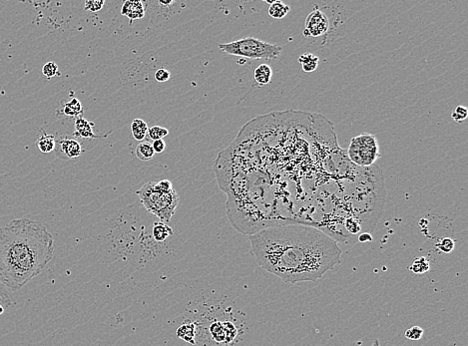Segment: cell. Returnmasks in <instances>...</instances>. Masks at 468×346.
Returning a JSON list of instances; mask_svg holds the SVG:
<instances>
[{
  "label": "cell",
  "instance_id": "obj_1",
  "mask_svg": "<svg viewBox=\"0 0 468 346\" xmlns=\"http://www.w3.org/2000/svg\"><path fill=\"white\" fill-rule=\"evenodd\" d=\"M250 242L259 265L289 283L316 281L341 263L337 240L313 226L268 228L250 235Z\"/></svg>",
  "mask_w": 468,
  "mask_h": 346
},
{
  "label": "cell",
  "instance_id": "obj_2",
  "mask_svg": "<svg viewBox=\"0 0 468 346\" xmlns=\"http://www.w3.org/2000/svg\"><path fill=\"white\" fill-rule=\"evenodd\" d=\"M53 256V236L40 222L16 219L0 227V282L10 292L39 275Z\"/></svg>",
  "mask_w": 468,
  "mask_h": 346
},
{
  "label": "cell",
  "instance_id": "obj_3",
  "mask_svg": "<svg viewBox=\"0 0 468 346\" xmlns=\"http://www.w3.org/2000/svg\"><path fill=\"white\" fill-rule=\"evenodd\" d=\"M137 195L145 209L165 224L171 221L180 201L179 195L174 189L164 192L158 187L157 182L145 184L137 191Z\"/></svg>",
  "mask_w": 468,
  "mask_h": 346
},
{
  "label": "cell",
  "instance_id": "obj_4",
  "mask_svg": "<svg viewBox=\"0 0 468 346\" xmlns=\"http://www.w3.org/2000/svg\"><path fill=\"white\" fill-rule=\"evenodd\" d=\"M219 48L228 54L249 59L274 60L280 57L282 47L254 37H247L230 43L219 44Z\"/></svg>",
  "mask_w": 468,
  "mask_h": 346
},
{
  "label": "cell",
  "instance_id": "obj_5",
  "mask_svg": "<svg viewBox=\"0 0 468 346\" xmlns=\"http://www.w3.org/2000/svg\"><path fill=\"white\" fill-rule=\"evenodd\" d=\"M348 159L358 168H369L380 157L379 144L372 134H361L353 137L347 150Z\"/></svg>",
  "mask_w": 468,
  "mask_h": 346
},
{
  "label": "cell",
  "instance_id": "obj_6",
  "mask_svg": "<svg viewBox=\"0 0 468 346\" xmlns=\"http://www.w3.org/2000/svg\"><path fill=\"white\" fill-rule=\"evenodd\" d=\"M330 27L331 25L328 15L322 9L317 7L306 18L304 35L306 37H320L327 35Z\"/></svg>",
  "mask_w": 468,
  "mask_h": 346
},
{
  "label": "cell",
  "instance_id": "obj_7",
  "mask_svg": "<svg viewBox=\"0 0 468 346\" xmlns=\"http://www.w3.org/2000/svg\"><path fill=\"white\" fill-rule=\"evenodd\" d=\"M83 152L82 145L79 141L73 138L62 136L56 139L55 153L60 159H76L81 156Z\"/></svg>",
  "mask_w": 468,
  "mask_h": 346
},
{
  "label": "cell",
  "instance_id": "obj_8",
  "mask_svg": "<svg viewBox=\"0 0 468 346\" xmlns=\"http://www.w3.org/2000/svg\"><path fill=\"white\" fill-rule=\"evenodd\" d=\"M74 126H75L74 136L77 137V138H81V139H90V140L91 139H101V138H106L108 136V134L111 133V131H110L108 134L101 135V136L94 134L93 127L95 126V124L92 123V122H89L88 120L82 118L81 116L77 117L75 119Z\"/></svg>",
  "mask_w": 468,
  "mask_h": 346
},
{
  "label": "cell",
  "instance_id": "obj_9",
  "mask_svg": "<svg viewBox=\"0 0 468 346\" xmlns=\"http://www.w3.org/2000/svg\"><path fill=\"white\" fill-rule=\"evenodd\" d=\"M145 12L146 9L144 3L142 1H138V0H127V1H124L121 8V14L127 17L130 22L144 18Z\"/></svg>",
  "mask_w": 468,
  "mask_h": 346
},
{
  "label": "cell",
  "instance_id": "obj_10",
  "mask_svg": "<svg viewBox=\"0 0 468 346\" xmlns=\"http://www.w3.org/2000/svg\"><path fill=\"white\" fill-rule=\"evenodd\" d=\"M273 78V69L268 64H261L259 65L254 72V79L255 81L261 85H268L271 83Z\"/></svg>",
  "mask_w": 468,
  "mask_h": 346
},
{
  "label": "cell",
  "instance_id": "obj_11",
  "mask_svg": "<svg viewBox=\"0 0 468 346\" xmlns=\"http://www.w3.org/2000/svg\"><path fill=\"white\" fill-rule=\"evenodd\" d=\"M267 3H270L269 10H268L269 15L274 19L285 18L291 10L288 4H285L284 2L279 1V0H277V1H270V2L267 1Z\"/></svg>",
  "mask_w": 468,
  "mask_h": 346
},
{
  "label": "cell",
  "instance_id": "obj_12",
  "mask_svg": "<svg viewBox=\"0 0 468 346\" xmlns=\"http://www.w3.org/2000/svg\"><path fill=\"white\" fill-rule=\"evenodd\" d=\"M299 63L301 64L302 66V69L306 72V73H312L314 71L317 70L318 66H319V62H320V59L317 55L313 54V53H304L302 54L299 59H298Z\"/></svg>",
  "mask_w": 468,
  "mask_h": 346
},
{
  "label": "cell",
  "instance_id": "obj_13",
  "mask_svg": "<svg viewBox=\"0 0 468 346\" xmlns=\"http://www.w3.org/2000/svg\"><path fill=\"white\" fill-rule=\"evenodd\" d=\"M173 234V230L165 223L158 222L153 226V237L157 241H164Z\"/></svg>",
  "mask_w": 468,
  "mask_h": 346
},
{
  "label": "cell",
  "instance_id": "obj_14",
  "mask_svg": "<svg viewBox=\"0 0 468 346\" xmlns=\"http://www.w3.org/2000/svg\"><path fill=\"white\" fill-rule=\"evenodd\" d=\"M148 125L142 119H135L131 124V132L135 140L143 141L148 134Z\"/></svg>",
  "mask_w": 468,
  "mask_h": 346
},
{
  "label": "cell",
  "instance_id": "obj_15",
  "mask_svg": "<svg viewBox=\"0 0 468 346\" xmlns=\"http://www.w3.org/2000/svg\"><path fill=\"white\" fill-rule=\"evenodd\" d=\"M36 145L41 153L46 154V153L53 152L56 146V138L53 135L43 134L36 141Z\"/></svg>",
  "mask_w": 468,
  "mask_h": 346
},
{
  "label": "cell",
  "instance_id": "obj_16",
  "mask_svg": "<svg viewBox=\"0 0 468 346\" xmlns=\"http://www.w3.org/2000/svg\"><path fill=\"white\" fill-rule=\"evenodd\" d=\"M83 113L82 103L77 98H72L69 102H66L63 106V114L68 117H80Z\"/></svg>",
  "mask_w": 468,
  "mask_h": 346
},
{
  "label": "cell",
  "instance_id": "obj_17",
  "mask_svg": "<svg viewBox=\"0 0 468 346\" xmlns=\"http://www.w3.org/2000/svg\"><path fill=\"white\" fill-rule=\"evenodd\" d=\"M135 154H136V157L141 160V161H149L151 160L154 155H155V152L153 150V147H152V144L148 141H142L137 147H136V150H135Z\"/></svg>",
  "mask_w": 468,
  "mask_h": 346
},
{
  "label": "cell",
  "instance_id": "obj_18",
  "mask_svg": "<svg viewBox=\"0 0 468 346\" xmlns=\"http://www.w3.org/2000/svg\"><path fill=\"white\" fill-rule=\"evenodd\" d=\"M196 328H195V324L194 323H191V324H183L182 326H180L177 330V334L180 338H182L183 340L189 342V343H194L195 340V335H196V332H195Z\"/></svg>",
  "mask_w": 468,
  "mask_h": 346
},
{
  "label": "cell",
  "instance_id": "obj_19",
  "mask_svg": "<svg viewBox=\"0 0 468 346\" xmlns=\"http://www.w3.org/2000/svg\"><path fill=\"white\" fill-rule=\"evenodd\" d=\"M0 304L4 308H10L16 304L11 292L0 282Z\"/></svg>",
  "mask_w": 468,
  "mask_h": 346
},
{
  "label": "cell",
  "instance_id": "obj_20",
  "mask_svg": "<svg viewBox=\"0 0 468 346\" xmlns=\"http://www.w3.org/2000/svg\"><path fill=\"white\" fill-rule=\"evenodd\" d=\"M429 261L426 257L424 256H421V257H418L416 258L412 264L409 266V269L413 272V273H416V274H421V273H425L426 271L429 270Z\"/></svg>",
  "mask_w": 468,
  "mask_h": 346
},
{
  "label": "cell",
  "instance_id": "obj_21",
  "mask_svg": "<svg viewBox=\"0 0 468 346\" xmlns=\"http://www.w3.org/2000/svg\"><path fill=\"white\" fill-rule=\"evenodd\" d=\"M168 135H169V130L164 128V127H160V126H153V127L149 128L148 129V134H147V136L152 141L163 140Z\"/></svg>",
  "mask_w": 468,
  "mask_h": 346
},
{
  "label": "cell",
  "instance_id": "obj_22",
  "mask_svg": "<svg viewBox=\"0 0 468 346\" xmlns=\"http://www.w3.org/2000/svg\"><path fill=\"white\" fill-rule=\"evenodd\" d=\"M42 73L48 79H50L52 77H55L57 75H60L58 65L53 61H50V62H47V63L44 64V66L42 68Z\"/></svg>",
  "mask_w": 468,
  "mask_h": 346
},
{
  "label": "cell",
  "instance_id": "obj_23",
  "mask_svg": "<svg viewBox=\"0 0 468 346\" xmlns=\"http://www.w3.org/2000/svg\"><path fill=\"white\" fill-rule=\"evenodd\" d=\"M467 117H468V109L462 105L457 106L455 110L451 113V118L456 123H461L465 121Z\"/></svg>",
  "mask_w": 468,
  "mask_h": 346
},
{
  "label": "cell",
  "instance_id": "obj_24",
  "mask_svg": "<svg viewBox=\"0 0 468 346\" xmlns=\"http://www.w3.org/2000/svg\"><path fill=\"white\" fill-rule=\"evenodd\" d=\"M105 4L104 0H88L85 2V10L90 12H97L103 8Z\"/></svg>",
  "mask_w": 468,
  "mask_h": 346
},
{
  "label": "cell",
  "instance_id": "obj_25",
  "mask_svg": "<svg viewBox=\"0 0 468 346\" xmlns=\"http://www.w3.org/2000/svg\"><path fill=\"white\" fill-rule=\"evenodd\" d=\"M405 337L410 340H419L423 335V329L419 326H412L405 331Z\"/></svg>",
  "mask_w": 468,
  "mask_h": 346
},
{
  "label": "cell",
  "instance_id": "obj_26",
  "mask_svg": "<svg viewBox=\"0 0 468 346\" xmlns=\"http://www.w3.org/2000/svg\"><path fill=\"white\" fill-rule=\"evenodd\" d=\"M437 247H438L441 251H443V252H445V253H448V252H450L451 250H453V248H454V241H453V239H451V238H449V237H444V238H442V239L439 240V242L437 243Z\"/></svg>",
  "mask_w": 468,
  "mask_h": 346
},
{
  "label": "cell",
  "instance_id": "obj_27",
  "mask_svg": "<svg viewBox=\"0 0 468 346\" xmlns=\"http://www.w3.org/2000/svg\"><path fill=\"white\" fill-rule=\"evenodd\" d=\"M154 77H155L156 81H158L160 83L167 82L171 77V72L169 70L165 69V68H160L155 72Z\"/></svg>",
  "mask_w": 468,
  "mask_h": 346
},
{
  "label": "cell",
  "instance_id": "obj_28",
  "mask_svg": "<svg viewBox=\"0 0 468 346\" xmlns=\"http://www.w3.org/2000/svg\"><path fill=\"white\" fill-rule=\"evenodd\" d=\"M152 147H153V150L156 153L158 154H161L165 151L166 149V142L164 140H156V141H153L152 143Z\"/></svg>",
  "mask_w": 468,
  "mask_h": 346
},
{
  "label": "cell",
  "instance_id": "obj_29",
  "mask_svg": "<svg viewBox=\"0 0 468 346\" xmlns=\"http://www.w3.org/2000/svg\"><path fill=\"white\" fill-rule=\"evenodd\" d=\"M372 240V236L370 235V233L368 232H364V233H361L359 236H358V241L360 242H365V241H371Z\"/></svg>",
  "mask_w": 468,
  "mask_h": 346
},
{
  "label": "cell",
  "instance_id": "obj_30",
  "mask_svg": "<svg viewBox=\"0 0 468 346\" xmlns=\"http://www.w3.org/2000/svg\"><path fill=\"white\" fill-rule=\"evenodd\" d=\"M4 311H5V308H4V307H3L1 304H0V315L3 314V313H4Z\"/></svg>",
  "mask_w": 468,
  "mask_h": 346
}]
</instances>
